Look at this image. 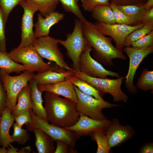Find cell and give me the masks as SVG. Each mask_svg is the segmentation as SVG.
<instances>
[{
  "label": "cell",
  "mask_w": 153,
  "mask_h": 153,
  "mask_svg": "<svg viewBox=\"0 0 153 153\" xmlns=\"http://www.w3.org/2000/svg\"><path fill=\"white\" fill-rule=\"evenodd\" d=\"M118 13L119 18L122 24L131 26H136L128 16L119 9Z\"/></svg>",
  "instance_id": "7bdbcfd3"
},
{
  "label": "cell",
  "mask_w": 153,
  "mask_h": 153,
  "mask_svg": "<svg viewBox=\"0 0 153 153\" xmlns=\"http://www.w3.org/2000/svg\"><path fill=\"white\" fill-rule=\"evenodd\" d=\"M105 131H94L89 135L92 140L95 141L97 144V153H109L111 152L108 143Z\"/></svg>",
  "instance_id": "83f0119b"
},
{
  "label": "cell",
  "mask_w": 153,
  "mask_h": 153,
  "mask_svg": "<svg viewBox=\"0 0 153 153\" xmlns=\"http://www.w3.org/2000/svg\"><path fill=\"white\" fill-rule=\"evenodd\" d=\"M116 6L119 10L131 20L135 25L140 23L141 19L147 10L145 3L124 6Z\"/></svg>",
  "instance_id": "cb8c5ba5"
},
{
  "label": "cell",
  "mask_w": 153,
  "mask_h": 153,
  "mask_svg": "<svg viewBox=\"0 0 153 153\" xmlns=\"http://www.w3.org/2000/svg\"><path fill=\"white\" fill-rule=\"evenodd\" d=\"M123 51L129 57V61L128 73L124 78H126L125 85L130 93H137V87L134 84V76L137 69L144 59L153 52V46L138 48L132 46H124Z\"/></svg>",
  "instance_id": "30bf717a"
},
{
  "label": "cell",
  "mask_w": 153,
  "mask_h": 153,
  "mask_svg": "<svg viewBox=\"0 0 153 153\" xmlns=\"http://www.w3.org/2000/svg\"><path fill=\"white\" fill-rule=\"evenodd\" d=\"M0 153H7V149L3 147H0Z\"/></svg>",
  "instance_id": "bcb514c9"
},
{
  "label": "cell",
  "mask_w": 153,
  "mask_h": 153,
  "mask_svg": "<svg viewBox=\"0 0 153 153\" xmlns=\"http://www.w3.org/2000/svg\"><path fill=\"white\" fill-rule=\"evenodd\" d=\"M66 36L65 40L58 39V43L66 49L67 54L73 62V69L80 71V58L86 45L88 43L83 33L82 22L78 19H75L73 32L67 34Z\"/></svg>",
  "instance_id": "3957f363"
},
{
  "label": "cell",
  "mask_w": 153,
  "mask_h": 153,
  "mask_svg": "<svg viewBox=\"0 0 153 153\" xmlns=\"http://www.w3.org/2000/svg\"><path fill=\"white\" fill-rule=\"evenodd\" d=\"M77 98L76 103L77 111L80 114L100 120L108 119L102 112L103 109L122 105L110 103L104 100H100L86 94L74 85Z\"/></svg>",
  "instance_id": "277c9868"
},
{
  "label": "cell",
  "mask_w": 153,
  "mask_h": 153,
  "mask_svg": "<svg viewBox=\"0 0 153 153\" xmlns=\"http://www.w3.org/2000/svg\"><path fill=\"white\" fill-rule=\"evenodd\" d=\"M31 92V86L29 84H28L19 93L17 97L18 103L11 112L14 118L20 114L32 109Z\"/></svg>",
  "instance_id": "44dd1931"
},
{
  "label": "cell",
  "mask_w": 153,
  "mask_h": 153,
  "mask_svg": "<svg viewBox=\"0 0 153 153\" xmlns=\"http://www.w3.org/2000/svg\"><path fill=\"white\" fill-rule=\"evenodd\" d=\"M0 69L5 71L8 74L15 72L18 74L26 71L22 65L13 61L7 53L0 51Z\"/></svg>",
  "instance_id": "484cf974"
},
{
  "label": "cell",
  "mask_w": 153,
  "mask_h": 153,
  "mask_svg": "<svg viewBox=\"0 0 153 153\" xmlns=\"http://www.w3.org/2000/svg\"><path fill=\"white\" fill-rule=\"evenodd\" d=\"M97 29L102 34L109 36L113 40L117 49L123 52L124 43L128 35L135 29L142 27L140 23L134 26L116 23L108 24L97 22L94 24Z\"/></svg>",
  "instance_id": "8fae6325"
},
{
  "label": "cell",
  "mask_w": 153,
  "mask_h": 153,
  "mask_svg": "<svg viewBox=\"0 0 153 153\" xmlns=\"http://www.w3.org/2000/svg\"><path fill=\"white\" fill-rule=\"evenodd\" d=\"M74 75L83 80L96 89L104 94L107 93L113 97L114 102H126L128 97L122 90L121 86L124 78L122 76L116 79L101 78L89 76L80 71L74 70Z\"/></svg>",
  "instance_id": "8992f818"
},
{
  "label": "cell",
  "mask_w": 153,
  "mask_h": 153,
  "mask_svg": "<svg viewBox=\"0 0 153 153\" xmlns=\"http://www.w3.org/2000/svg\"><path fill=\"white\" fill-rule=\"evenodd\" d=\"M39 90L42 92H47L58 96L61 95L76 103L77 98L74 85L68 79L52 85L37 84Z\"/></svg>",
  "instance_id": "e0dca14e"
},
{
  "label": "cell",
  "mask_w": 153,
  "mask_h": 153,
  "mask_svg": "<svg viewBox=\"0 0 153 153\" xmlns=\"http://www.w3.org/2000/svg\"><path fill=\"white\" fill-rule=\"evenodd\" d=\"M44 108L48 122L63 128L71 127L78 120L76 103L52 93L45 92Z\"/></svg>",
  "instance_id": "6da1fadb"
},
{
  "label": "cell",
  "mask_w": 153,
  "mask_h": 153,
  "mask_svg": "<svg viewBox=\"0 0 153 153\" xmlns=\"http://www.w3.org/2000/svg\"><path fill=\"white\" fill-rule=\"evenodd\" d=\"M147 10L153 7V0H147L145 3Z\"/></svg>",
  "instance_id": "f6af8a7d"
},
{
  "label": "cell",
  "mask_w": 153,
  "mask_h": 153,
  "mask_svg": "<svg viewBox=\"0 0 153 153\" xmlns=\"http://www.w3.org/2000/svg\"><path fill=\"white\" fill-rule=\"evenodd\" d=\"M14 121L11 112L6 107L0 116V146L6 148L9 144L14 142L10 134Z\"/></svg>",
  "instance_id": "d6986e66"
},
{
  "label": "cell",
  "mask_w": 153,
  "mask_h": 153,
  "mask_svg": "<svg viewBox=\"0 0 153 153\" xmlns=\"http://www.w3.org/2000/svg\"><path fill=\"white\" fill-rule=\"evenodd\" d=\"M76 1L78 2L79 0H76Z\"/></svg>",
  "instance_id": "7dc6e473"
},
{
  "label": "cell",
  "mask_w": 153,
  "mask_h": 153,
  "mask_svg": "<svg viewBox=\"0 0 153 153\" xmlns=\"http://www.w3.org/2000/svg\"><path fill=\"white\" fill-rule=\"evenodd\" d=\"M7 149V153H29L31 150V148L30 146L22 148L19 150L14 147L11 144H9Z\"/></svg>",
  "instance_id": "60d3db41"
},
{
  "label": "cell",
  "mask_w": 153,
  "mask_h": 153,
  "mask_svg": "<svg viewBox=\"0 0 153 153\" xmlns=\"http://www.w3.org/2000/svg\"><path fill=\"white\" fill-rule=\"evenodd\" d=\"M13 133L11 137L14 142L22 145L29 141L30 136L27 129L19 127L15 123L13 124Z\"/></svg>",
  "instance_id": "1f68e13d"
},
{
  "label": "cell",
  "mask_w": 153,
  "mask_h": 153,
  "mask_svg": "<svg viewBox=\"0 0 153 153\" xmlns=\"http://www.w3.org/2000/svg\"><path fill=\"white\" fill-rule=\"evenodd\" d=\"M19 4L24 11L21 22V41L18 47H21L32 45L36 39L33 30V17L38 9L31 0H22Z\"/></svg>",
  "instance_id": "7c38bea8"
},
{
  "label": "cell",
  "mask_w": 153,
  "mask_h": 153,
  "mask_svg": "<svg viewBox=\"0 0 153 153\" xmlns=\"http://www.w3.org/2000/svg\"><path fill=\"white\" fill-rule=\"evenodd\" d=\"M91 12L92 17L97 22L108 24L116 23L110 5H97Z\"/></svg>",
  "instance_id": "603a6c76"
},
{
  "label": "cell",
  "mask_w": 153,
  "mask_h": 153,
  "mask_svg": "<svg viewBox=\"0 0 153 153\" xmlns=\"http://www.w3.org/2000/svg\"><path fill=\"white\" fill-rule=\"evenodd\" d=\"M32 122L31 124L26 125L27 129L34 128L39 129L52 138L55 141L62 140L69 145L71 153H74V149L77 141L80 137L75 132L52 125L37 116L32 111L29 110Z\"/></svg>",
  "instance_id": "52a82bcc"
},
{
  "label": "cell",
  "mask_w": 153,
  "mask_h": 153,
  "mask_svg": "<svg viewBox=\"0 0 153 153\" xmlns=\"http://www.w3.org/2000/svg\"><path fill=\"white\" fill-rule=\"evenodd\" d=\"M136 86L144 91L153 89V71L144 69L138 79Z\"/></svg>",
  "instance_id": "f1b7e54d"
},
{
  "label": "cell",
  "mask_w": 153,
  "mask_h": 153,
  "mask_svg": "<svg viewBox=\"0 0 153 153\" xmlns=\"http://www.w3.org/2000/svg\"><path fill=\"white\" fill-rule=\"evenodd\" d=\"M147 0H110L111 4L116 5L124 6L145 3Z\"/></svg>",
  "instance_id": "f35d334b"
},
{
  "label": "cell",
  "mask_w": 153,
  "mask_h": 153,
  "mask_svg": "<svg viewBox=\"0 0 153 153\" xmlns=\"http://www.w3.org/2000/svg\"><path fill=\"white\" fill-rule=\"evenodd\" d=\"M35 135V144L39 153H54V140L41 130L34 128L27 129Z\"/></svg>",
  "instance_id": "ffe728a7"
},
{
  "label": "cell",
  "mask_w": 153,
  "mask_h": 153,
  "mask_svg": "<svg viewBox=\"0 0 153 153\" xmlns=\"http://www.w3.org/2000/svg\"><path fill=\"white\" fill-rule=\"evenodd\" d=\"M5 26L3 14L0 8V51L3 53H7L5 33Z\"/></svg>",
  "instance_id": "8d00e7d4"
},
{
  "label": "cell",
  "mask_w": 153,
  "mask_h": 153,
  "mask_svg": "<svg viewBox=\"0 0 153 153\" xmlns=\"http://www.w3.org/2000/svg\"><path fill=\"white\" fill-rule=\"evenodd\" d=\"M111 122L108 119L98 120L80 114L78 120L74 125L63 128L73 131L80 137L86 136L94 131L106 130Z\"/></svg>",
  "instance_id": "9a60e30c"
},
{
  "label": "cell",
  "mask_w": 153,
  "mask_h": 153,
  "mask_svg": "<svg viewBox=\"0 0 153 153\" xmlns=\"http://www.w3.org/2000/svg\"><path fill=\"white\" fill-rule=\"evenodd\" d=\"M153 29V22L144 24L142 27L135 29L128 35L124 43V46H131L132 42L148 34Z\"/></svg>",
  "instance_id": "4316f807"
},
{
  "label": "cell",
  "mask_w": 153,
  "mask_h": 153,
  "mask_svg": "<svg viewBox=\"0 0 153 153\" xmlns=\"http://www.w3.org/2000/svg\"><path fill=\"white\" fill-rule=\"evenodd\" d=\"M9 74L0 69V77L7 93L6 107L12 112L17 103L19 93L35 74L27 71L17 76H11Z\"/></svg>",
  "instance_id": "ba28073f"
},
{
  "label": "cell",
  "mask_w": 153,
  "mask_h": 153,
  "mask_svg": "<svg viewBox=\"0 0 153 153\" xmlns=\"http://www.w3.org/2000/svg\"><path fill=\"white\" fill-rule=\"evenodd\" d=\"M65 17L63 13L55 11L45 17L40 13L38 15L37 21L34 25V35L36 38L49 35L51 27L54 24L62 20Z\"/></svg>",
  "instance_id": "2e32d148"
},
{
  "label": "cell",
  "mask_w": 153,
  "mask_h": 153,
  "mask_svg": "<svg viewBox=\"0 0 153 153\" xmlns=\"http://www.w3.org/2000/svg\"><path fill=\"white\" fill-rule=\"evenodd\" d=\"M22 0H0V7L5 25L8 16L11 11Z\"/></svg>",
  "instance_id": "d6a6232c"
},
{
  "label": "cell",
  "mask_w": 153,
  "mask_h": 153,
  "mask_svg": "<svg viewBox=\"0 0 153 153\" xmlns=\"http://www.w3.org/2000/svg\"><path fill=\"white\" fill-rule=\"evenodd\" d=\"M132 47L142 48L153 46V31L131 44Z\"/></svg>",
  "instance_id": "836d02e7"
},
{
  "label": "cell",
  "mask_w": 153,
  "mask_h": 153,
  "mask_svg": "<svg viewBox=\"0 0 153 153\" xmlns=\"http://www.w3.org/2000/svg\"><path fill=\"white\" fill-rule=\"evenodd\" d=\"M93 49L89 43L82 54L79 60L80 71L87 75L93 77L105 78L108 76L119 77V74L106 69L102 65L93 58L90 52Z\"/></svg>",
  "instance_id": "4fadbf2b"
},
{
  "label": "cell",
  "mask_w": 153,
  "mask_h": 153,
  "mask_svg": "<svg viewBox=\"0 0 153 153\" xmlns=\"http://www.w3.org/2000/svg\"><path fill=\"white\" fill-rule=\"evenodd\" d=\"M82 6L86 11L92 12L95 6L104 5L110 6V0H80Z\"/></svg>",
  "instance_id": "e575fe53"
},
{
  "label": "cell",
  "mask_w": 153,
  "mask_h": 153,
  "mask_svg": "<svg viewBox=\"0 0 153 153\" xmlns=\"http://www.w3.org/2000/svg\"><path fill=\"white\" fill-rule=\"evenodd\" d=\"M7 93L0 77V116L6 107Z\"/></svg>",
  "instance_id": "74e56055"
},
{
  "label": "cell",
  "mask_w": 153,
  "mask_h": 153,
  "mask_svg": "<svg viewBox=\"0 0 153 153\" xmlns=\"http://www.w3.org/2000/svg\"><path fill=\"white\" fill-rule=\"evenodd\" d=\"M14 121L15 123L21 128H22L24 125L31 124L32 121L29 110L15 117Z\"/></svg>",
  "instance_id": "d590c367"
},
{
  "label": "cell",
  "mask_w": 153,
  "mask_h": 153,
  "mask_svg": "<svg viewBox=\"0 0 153 153\" xmlns=\"http://www.w3.org/2000/svg\"><path fill=\"white\" fill-rule=\"evenodd\" d=\"M54 69L35 75L33 79L37 84L52 85L65 80L74 76L73 72L65 69L53 71Z\"/></svg>",
  "instance_id": "ac0fdd59"
},
{
  "label": "cell",
  "mask_w": 153,
  "mask_h": 153,
  "mask_svg": "<svg viewBox=\"0 0 153 153\" xmlns=\"http://www.w3.org/2000/svg\"><path fill=\"white\" fill-rule=\"evenodd\" d=\"M31 89V98L32 103V111L38 116L48 122L45 110L43 105L42 92L39 90L37 84L33 78L29 81Z\"/></svg>",
  "instance_id": "7402d4cb"
},
{
  "label": "cell",
  "mask_w": 153,
  "mask_h": 153,
  "mask_svg": "<svg viewBox=\"0 0 153 153\" xmlns=\"http://www.w3.org/2000/svg\"><path fill=\"white\" fill-rule=\"evenodd\" d=\"M7 54L14 61L22 63L26 71L29 72L39 73L53 68L43 61L32 45L17 47Z\"/></svg>",
  "instance_id": "5b68a950"
},
{
  "label": "cell",
  "mask_w": 153,
  "mask_h": 153,
  "mask_svg": "<svg viewBox=\"0 0 153 153\" xmlns=\"http://www.w3.org/2000/svg\"><path fill=\"white\" fill-rule=\"evenodd\" d=\"M57 146L54 153H67L70 152L68 144L65 141L62 140L55 141Z\"/></svg>",
  "instance_id": "ab89813d"
},
{
  "label": "cell",
  "mask_w": 153,
  "mask_h": 153,
  "mask_svg": "<svg viewBox=\"0 0 153 153\" xmlns=\"http://www.w3.org/2000/svg\"><path fill=\"white\" fill-rule=\"evenodd\" d=\"M140 153H153V143L148 142L144 143L140 148L139 151Z\"/></svg>",
  "instance_id": "ee69618b"
},
{
  "label": "cell",
  "mask_w": 153,
  "mask_h": 153,
  "mask_svg": "<svg viewBox=\"0 0 153 153\" xmlns=\"http://www.w3.org/2000/svg\"><path fill=\"white\" fill-rule=\"evenodd\" d=\"M110 148L119 146L131 139L135 134V130L129 124L122 125L118 118H113L105 131Z\"/></svg>",
  "instance_id": "5bb4252c"
},
{
  "label": "cell",
  "mask_w": 153,
  "mask_h": 153,
  "mask_svg": "<svg viewBox=\"0 0 153 153\" xmlns=\"http://www.w3.org/2000/svg\"><path fill=\"white\" fill-rule=\"evenodd\" d=\"M57 39L48 35L36 38L32 45L42 58L55 62L60 68L74 71L65 61L60 50Z\"/></svg>",
  "instance_id": "9c48e42d"
},
{
  "label": "cell",
  "mask_w": 153,
  "mask_h": 153,
  "mask_svg": "<svg viewBox=\"0 0 153 153\" xmlns=\"http://www.w3.org/2000/svg\"><path fill=\"white\" fill-rule=\"evenodd\" d=\"M65 11L73 13L82 22L86 20L84 17L76 0H59Z\"/></svg>",
  "instance_id": "4dcf8cb0"
},
{
  "label": "cell",
  "mask_w": 153,
  "mask_h": 153,
  "mask_svg": "<svg viewBox=\"0 0 153 153\" xmlns=\"http://www.w3.org/2000/svg\"><path fill=\"white\" fill-rule=\"evenodd\" d=\"M37 6L41 14L43 17L55 11L59 0H31Z\"/></svg>",
  "instance_id": "f546056e"
},
{
  "label": "cell",
  "mask_w": 153,
  "mask_h": 153,
  "mask_svg": "<svg viewBox=\"0 0 153 153\" xmlns=\"http://www.w3.org/2000/svg\"><path fill=\"white\" fill-rule=\"evenodd\" d=\"M67 79L83 93L91 96L99 100H104L103 97L104 93L96 89L84 80L74 75L68 77Z\"/></svg>",
  "instance_id": "d4e9b609"
},
{
  "label": "cell",
  "mask_w": 153,
  "mask_h": 153,
  "mask_svg": "<svg viewBox=\"0 0 153 153\" xmlns=\"http://www.w3.org/2000/svg\"><path fill=\"white\" fill-rule=\"evenodd\" d=\"M82 29L84 36L93 48V57L98 62L106 66H112L113 60L126 59L123 52L113 45L112 39L102 34L94 24L86 20L82 22Z\"/></svg>",
  "instance_id": "7a4b0ae2"
},
{
  "label": "cell",
  "mask_w": 153,
  "mask_h": 153,
  "mask_svg": "<svg viewBox=\"0 0 153 153\" xmlns=\"http://www.w3.org/2000/svg\"><path fill=\"white\" fill-rule=\"evenodd\" d=\"M152 22H153V7L146 11L140 23L144 24Z\"/></svg>",
  "instance_id": "b9f144b4"
}]
</instances>
